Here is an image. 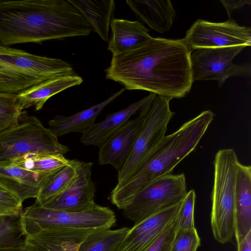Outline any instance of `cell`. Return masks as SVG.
I'll use <instances>...</instances> for the list:
<instances>
[{
    "mask_svg": "<svg viewBox=\"0 0 251 251\" xmlns=\"http://www.w3.org/2000/svg\"><path fill=\"white\" fill-rule=\"evenodd\" d=\"M189 50L182 39L151 38L140 48L112 56L107 79L129 90L150 92L171 100L188 94L193 83Z\"/></svg>",
    "mask_w": 251,
    "mask_h": 251,
    "instance_id": "obj_1",
    "label": "cell"
},
{
    "mask_svg": "<svg viewBox=\"0 0 251 251\" xmlns=\"http://www.w3.org/2000/svg\"><path fill=\"white\" fill-rule=\"evenodd\" d=\"M92 28L68 0H0V46L87 36Z\"/></svg>",
    "mask_w": 251,
    "mask_h": 251,
    "instance_id": "obj_2",
    "label": "cell"
},
{
    "mask_svg": "<svg viewBox=\"0 0 251 251\" xmlns=\"http://www.w3.org/2000/svg\"><path fill=\"white\" fill-rule=\"evenodd\" d=\"M214 117L205 110L165 135L151 154L126 180L116 184L110 193L111 202L124 209L153 181L171 174L176 165L196 148Z\"/></svg>",
    "mask_w": 251,
    "mask_h": 251,
    "instance_id": "obj_3",
    "label": "cell"
},
{
    "mask_svg": "<svg viewBox=\"0 0 251 251\" xmlns=\"http://www.w3.org/2000/svg\"><path fill=\"white\" fill-rule=\"evenodd\" d=\"M75 74L62 59L0 46V93L18 95L48 79Z\"/></svg>",
    "mask_w": 251,
    "mask_h": 251,
    "instance_id": "obj_4",
    "label": "cell"
},
{
    "mask_svg": "<svg viewBox=\"0 0 251 251\" xmlns=\"http://www.w3.org/2000/svg\"><path fill=\"white\" fill-rule=\"evenodd\" d=\"M239 163L232 149L219 150L214 158L210 224L214 238L221 244L229 242L234 234L235 183Z\"/></svg>",
    "mask_w": 251,
    "mask_h": 251,
    "instance_id": "obj_5",
    "label": "cell"
},
{
    "mask_svg": "<svg viewBox=\"0 0 251 251\" xmlns=\"http://www.w3.org/2000/svg\"><path fill=\"white\" fill-rule=\"evenodd\" d=\"M20 216L26 236L58 228L109 229L116 222L112 210L97 204L83 211L68 212L34 203L23 209Z\"/></svg>",
    "mask_w": 251,
    "mask_h": 251,
    "instance_id": "obj_6",
    "label": "cell"
},
{
    "mask_svg": "<svg viewBox=\"0 0 251 251\" xmlns=\"http://www.w3.org/2000/svg\"><path fill=\"white\" fill-rule=\"evenodd\" d=\"M69 150L37 117L24 112L17 124L0 132V163L28 152L65 154Z\"/></svg>",
    "mask_w": 251,
    "mask_h": 251,
    "instance_id": "obj_7",
    "label": "cell"
},
{
    "mask_svg": "<svg viewBox=\"0 0 251 251\" xmlns=\"http://www.w3.org/2000/svg\"><path fill=\"white\" fill-rule=\"evenodd\" d=\"M170 100L156 95L149 105L131 152L118 171L117 185L128 179L140 167L165 136L168 125L175 114L170 108Z\"/></svg>",
    "mask_w": 251,
    "mask_h": 251,
    "instance_id": "obj_8",
    "label": "cell"
},
{
    "mask_svg": "<svg viewBox=\"0 0 251 251\" xmlns=\"http://www.w3.org/2000/svg\"><path fill=\"white\" fill-rule=\"evenodd\" d=\"M185 176L172 174L161 177L142 190L124 209V214L138 224L170 207L180 203L187 193Z\"/></svg>",
    "mask_w": 251,
    "mask_h": 251,
    "instance_id": "obj_9",
    "label": "cell"
},
{
    "mask_svg": "<svg viewBox=\"0 0 251 251\" xmlns=\"http://www.w3.org/2000/svg\"><path fill=\"white\" fill-rule=\"evenodd\" d=\"M246 47L240 45L193 50L190 62L193 82L215 80L221 87L231 76L250 75V65H239L233 62L234 58Z\"/></svg>",
    "mask_w": 251,
    "mask_h": 251,
    "instance_id": "obj_10",
    "label": "cell"
},
{
    "mask_svg": "<svg viewBox=\"0 0 251 251\" xmlns=\"http://www.w3.org/2000/svg\"><path fill=\"white\" fill-rule=\"evenodd\" d=\"M189 50L251 44V29L229 19L222 23L197 20L182 39Z\"/></svg>",
    "mask_w": 251,
    "mask_h": 251,
    "instance_id": "obj_11",
    "label": "cell"
},
{
    "mask_svg": "<svg viewBox=\"0 0 251 251\" xmlns=\"http://www.w3.org/2000/svg\"><path fill=\"white\" fill-rule=\"evenodd\" d=\"M149 105L141 110L137 117L129 120L99 147V162L100 165H112L117 171L122 167L131 152Z\"/></svg>",
    "mask_w": 251,
    "mask_h": 251,
    "instance_id": "obj_12",
    "label": "cell"
},
{
    "mask_svg": "<svg viewBox=\"0 0 251 251\" xmlns=\"http://www.w3.org/2000/svg\"><path fill=\"white\" fill-rule=\"evenodd\" d=\"M93 164L92 162H81L77 176L71 186L60 195L42 206L59 211L78 212L95 205L96 189L91 178Z\"/></svg>",
    "mask_w": 251,
    "mask_h": 251,
    "instance_id": "obj_13",
    "label": "cell"
},
{
    "mask_svg": "<svg viewBox=\"0 0 251 251\" xmlns=\"http://www.w3.org/2000/svg\"><path fill=\"white\" fill-rule=\"evenodd\" d=\"M181 202L134 225L118 251H145L176 217Z\"/></svg>",
    "mask_w": 251,
    "mask_h": 251,
    "instance_id": "obj_14",
    "label": "cell"
},
{
    "mask_svg": "<svg viewBox=\"0 0 251 251\" xmlns=\"http://www.w3.org/2000/svg\"><path fill=\"white\" fill-rule=\"evenodd\" d=\"M96 229L58 228L26 236L28 251H78L83 240Z\"/></svg>",
    "mask_w": 251,
    "mask_h": 251,
    "instance_id": "obj_15",
    "label": "cell"
},
{
    "mask_svg": "<svg viewBox=\"0 0 251 251\" xmlns=\"http://www.w3.org/2000/svg\"><path fill=\"white\" fill-rule=\"evenodd\" d=\"M52 174L37 173L8 161L0 163V183L23 202L29 198L36 199L42 186Z\"/></svg>",
    "mask_w": 251,
    "mask_h": 251,
    "instance_id": "obj_16",
    "label": "cell"
},
{
    "mask_svg": "<svg viewBox=\"0 0 251 251\" xmlns=\"http://www.w3.org/2000/svg\"><path fill=\"white\" fill-rule=\"evenodd\" d=\"M156 96L154 93H151L124 109L107 115L103 121L94 123L82 133L81 143L84 145L100 146L107 139L126 124L132 115L151 104Z\"/></svg>",
    "mask_w": 251,
    "mask_h": 251,
    "instance_id": "obj_17",
    "label": "cell"
},
{
    "mask_svg": "<svg viewBox=\"0 0 251 251\" xmlns=\"http://www.w3.org/2000/svg\"><path fill=\"white\" fill-rule=\"evenodd\" d=\"M110 27L112 33L108 50L112 56L132 51L143 46L151 38L149 29L138 21L114 18Z\"/></svg>",
    "mask_w": 251,
    "mask_h": 251,
    "instance_id": "obj_18",
    "label": "cell"
},
{
    "mask_svg": "<svg viewBox=\"0 0 251 251\" xmlns=\"http://www.w3.org/2000/svg\"><path fill=\"white\" fill-rule=\"evenodd\" d=\"M82 82V78L75 73L55 77L17 95V102L22 111L33 106L38 111L52 96Z\"/></svg>",
    "mask_w": 251,
    "mask_h": 251,
    "instance_id": "obj_19",
    "label": "cell"
},
{
    "mask_svg": "<svg viewBox=\"0 0 251 251\" xmlns=\"http://www.w3.org/2000/svg\"><path fill=\"white\" fill-rule=\"evenodd\" d=\"M251 230V167L239 163L235 192L234 234L236 243Z\"/></svg>",
    "mask_w": 251,
    "mask_h": 251,
    "instance_id": "obj_20",
    "label": "cell"
},
{
    "mask_svg": "<svg viewBox=\"0 0 251 251\" xmlns=\"http://www.w3.org/2000/svg\"><path fill=\"white\" fill-rule=\"evenodd\" d=\"M125 89L122 88L104 101L71 116H54L48 122L49 128L57 137L72 132L82 133L95 123L96 118L103 109L120 96Z\"/></svg>",
    "mask_w": 251,
    "mask_h": 251,
    "instance_id": "obj_21",
    "label": "cell"
},
{
    "mask_svg": "<svg viewBox=\"0 0 251 251\" xmlns=\"http://www.w3.org/2000/svg\"><path fill=\"white\" fill-rule=\"evenodd\" d=\"M130 10L152 29L160 33L170 30L176 13L170 0H126Z\"/></svg>",
    "mask_w": 251,
    "mask_h": 251,
    "instance_id": "obj_22",
    "label": "cell"
},
{
    "mask_svg": "<svg viewBox=\"0 0 251 251\" xmlns=\"http://www.w3.org/2000/svg\"><path fill=\"white\" fill-rule=\"evenodd\" d=\"M75 6L96 32L105 42H109L110 24L116 9L113 0H68Z\"/></svg>",
    "mask_w": 251,
    "mask_h": 251,
    "instance_id": "obj_23",
    "label": "cell"
},
{
    "mask_svg": "<svg viewBox=\"0 0 251 251\" xmlns=\"http://www.w3.org/2000/svg\"><path fill=\"white\" fill-rule=\"evenodd\" d=\"M81 163L76 159L53 173L41 189L34 203L44 206L64 193L72 184L77 176Z\"/></svg>",
    "mask_w": 251,
    "mask_h": 251,
    "instance_id": "obj_24",
    "label": "cell"
},
{
    "mask_svg": "<svg viewBox=\"0 0 251 251\" xmlns=\"http://www.w3.org/2000/svg\"><path fill=\"white\" fill-rule=\"evenodd\" d=\"M73 160L60 153L28 152L7 161L37 173L51 175L71 164Z\"/></svg>",
    "mask_w": 251,
    "mask_h": 251,
    "instance_id": "obj_25",
    "label": "cell"
},
{
    "mask_svg": "<svg viewBox=\"0 0 251 251\" xmlns=\"http://www.w3.org/2000/svg\"><path fill=\"white\" fill-rule=\"evenodd\" d=\"M129 228L96 229L81 243L78 251H118Z\"/></svg>",
    "mask_w": 251,
    "mask_h": 251,
    "instance_id": "obj_26",
    "label": "cell"
},
{
    "mask_svg": "<svg viewBox=\"0 0 251 251\" xmlns=\"http://www.w3.org/2000/svg\"><path fill=\"white\" fill-rule=\"evenodd\" d=\"M26 247V235L21 216L0 217V249Z\"/></svg>",
    "mask_w": 251,
    "mask_h": 251,
    "instance_id": "obj_27",
    "label": "cell"
},
{
    "mask_svg": "<svg viewBox=\"0 0 251 251\" xmlns=\"http://www.w3.org/2000/svg\"><path fill=\"white\" fill-rule=\"evenodd\" d=\"M17 95L0 93V132L17 124L23 114Z\"/></svg>",
    "mask_w": 251,
    "mask_h": 251,
    "instance_id": "obj_28",
    "label": "cell"
},
{
    "mask_svg": "<svg viewBox=\"0 0 251 251\" xmlns=\"http://www.w3.org/2000/svg\"><path fill=\"white\" fill-rule=\"evenodd\" d=\"M196 194L193 189L187 192L182 201L177 215V231L190 229L195 227L194 209Z\"/></svg>",
    "mask_w": 251,
    "mask_h": 251,
    "instance_id": "obj_29",
    "label": "cell"
},
{
    "mask_svg": "<svg viewBox=\"0 0 251 251\" xmlns=\"http://www.w3.org/2000/svg\"><path fill=\"white\" fill-rule=\"evenodd\" d=\"M23 201L14 193L0 183V217L19 216Z\"/></svg>",
    "mask_w": 251,
    "mask_h": 251,
    "instance_id": "obj_30",
    "label": "cell"
},
{
    "mask_svg": "<svg viewBox=\"0 0 251 251\" xmlns=\"http://www.w3.org/2000/svg\"><path fill=\"white\" fill-rule=\"evenodd\" d=\"M201 245V238L196 227L177 231L171 251H197Z\"/></svg>",
    "mask_w": 251,
    "mask_h": 251,
    "instance_id": "obj_31",
    "label": "cell"
},
{
    "mask_svg": "<svg viewBox=\"0 0 251 251\" xmlns=\"http://www.w3.org/2000/svg\"><path fill=\"white\" fill-rule=\"evenodd\" d=\"M177 226L176 216L145 251H171L173 242L177 232Z\"/></svg>",
    "mask_w": 251,
    "mask_h": 251,
    "instance_id": "obj_32",
    "label": "cell"
},
{
    "mask_svg": "<svg viewBox=\"0 0 251 251\" xmlns=\"http://www.w3.org/2000/svg\"><path fill=\"white\" fill-rule=\"evenodd\" d=\"M221 2L225 8L229 19H231V15L235 10H238L246 4H251V0H221Z\"/></svg>",
    "mask_w": 251,
    "mask_h": 251,
    "instance_id": "obj_33",
    "label": "cell"
},
{
    "mask_svg": "<svg viewBox=\"0 0 251 251\" xmlns=\"http://www.w3.org/2000/svg\"><path fill=\"white\" fill-rule=\"evenodd\" d=\"M236 245L237 251H251V230Z\"/></svg>",
    "mask_w": 251,
    "mask_h": 251,
    "instance_id": "obj_34",
    "label": "cell"
},
{
    "mask_svg": "<svg viewBox=\"0 0 251 251\" xmlns=\"http://www.w3.org/2000/svg\"><path fill=\"white\" fill-rule=\"evenodd\" d=\"M0 251H28L26 247L17 249H0Z\"/></svg>",
    "mask_w": 251,
    "mask_h": 251,
    "instance_id": "obj_35",
    "label": "cell"
}]
</instances>
